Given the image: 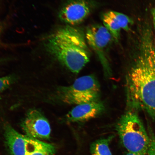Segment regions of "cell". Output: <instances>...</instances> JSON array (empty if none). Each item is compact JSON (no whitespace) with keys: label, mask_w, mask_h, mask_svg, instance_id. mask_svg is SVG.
Wrapping results in <instances>:
<instances>
[{"label":"cell","mask_w":155,"mask_h":155,"mask_svg":"<svg viewBox=\"0 0 155 155\" xmlns=\"http://www.w3.org/2000/svg\"><path fill=\"white\" fill-rule=\"evenodd\" d=\"M104 26L107 29L112 38L118 42L122 30L129 31L133 22L125 14L115 11H110L104 13L102 16Z\"/></svg>","instance_id":"9c48e42d"},{"label":"cell","mask_w":155,"mask_h":155,"mask_svg":"<svg viewBox=\"0 0 155 155\" xmlns=\"http://www.w3.org/2000/svg\"><path fill=\"white\" fill-rule=\"evenodd\" d=\"M6 143L11 155H26L28 137L7 124L4 127Z\"/></svg>","instance_id":"30bf717a"},{"label":"cell","mask_w":155,"mask_h":155,"mask_svg":"<svg viewBox=\"0 0 155 155\" xmlns=\"http://www.w3.org/2000/svg\"><path fill=\"white\" fill-rule=\"evenodd\" d=\"M92 5L88 0H70L59 13L63 22L69 26L81 24L91 12Z\"/></svg>","instance_id":"52a82bcc"},{"label":"cell","mask_w":155,"mask_h":155,"mask_svg":"<svg viewBox=\"0 0 155 155\" xmlns=\"http://www.w3.org/2000/svg\"></svg>","instance_id":"ac0fdd59"},{"label":"cell","mask_w":155,"mask_h":155,"mask_svg":"<svg viewBox=\"0 0 155 155\" xmlns=\"http://www.w3.org/2000/svg\"><path fill=\"white\" fill-rule=\"evenodd\" d=\"M150 137V144L148 151V155H155V136L152 131L149 133Z\"/></svg>","instance_id":"5bb4252c"},{"label":"cell","mask_w":155,"mask_h":155,"mask_svg":"<svg viewBox=\"0 0 155 155\" xmlns=\"http://www.w3.org/2000/svg\"><path fill=\"white\" fill-rule=\"evenodd\" d=\"M154 15H155V8L154 9L153 12V16H154Z\"/></svg>","instance_id":"2e32d148"},{"label":"cell","mask_w":155,"mask_h":155,"mask_svg":"<svg viewBox=\"0 0 155 155\" xmlns=\"http://www.w3.org/2000/svg\"><path fill=\"white\" fill-rule=\"evenodd\" d=\"M85 36L87 43L98 55L106 73L110 74V69L106 54L113 38L111 34L104 26L95 24L87 28Z\"/></svg>","instance_id":"5b68a950"},{"label":"cell","mask_w":155,"mask_h":155,"mask_svg":"<svg viewBox=\"0 0 155 155\" xmlns=\"http://www.w3.org/2000/svg\"><path fill=\"white\" fill-rule=\"evenodd\" d=\"M14 81L15 78L12 76L0 77V92L8 88Z\"/></svg>","instance_id":"4fadbf2b"},{"label":"cell","mask_w":155,"mask_h":155,"mask_svg":"<svg viewBox=\"0 0 155 155\" xmlns=\"http://www.w3.org/2000/svg\"><path fill=\"white\" fill-rule=\"evenodd\" d=\"M53 144L28 137L26 155H55Z\"/></svg>","instance_id":"8fae6325"},{"label":"cell","mask_w":155,"mask_h":155,"mask_svg":"<svg viewBox=\"0 0 155 155\" xmlns=\"http://www.w3.org/2000/svg\"><path fill=\"white\" fill-rule=\"evenodd\" d=\"M0 29H1V28H0ZM0 32H1V30H0Z\"/></svg>","instance_id":"e0dca14e"},{"label":"cell","mask_w":155,"mask_h":155,"mask_svg":"<svg viewBox=\"0 0 155 155\" xmlns=\"http://www.w3.org/2000/svg\"><path fill=\"white\" fill-rule=\"evenodd\" d=\"M116 130L128 152L137 155L148 154L150 135L135 110H130L122 116Z\"/></svg>","instance_id":"3957f363"},{"label":"cell","mask_w":155,"mask_h":155,"mask_svg":"<svg viewBox=\"0 0 155 155\" xmlns=\"http://www.w3.org/2000/svg\"><path fill=\"white\" fill-rule=\"evenodd\" d=\"M86 36L73 26L63 27L49 36L46 49L71 72L78 73L90 61Z\"/></svg>","instance_id":"7a4b0ae2"},{"label":"cell","mask_w":155,"mask_h":155,"mask_svg":"<svg viewBox=\"0 0 155 155\" xmlns=\"http://www.w3.org/2000/svg\"><path fill=\"white\" fill-rule=\"evenodd\" d=\"M114 137L112 135L107 138L98 139L93 142L90 146L91 155H112L109 144Z\"/></svg>","instance_id":"7c38bea8"},{"label":"cell","mask_w":155,"mask_h":155,"mask_svg":"<svg viewBox=\"0 0 155 155\" xmlns=\"http://www.w3.org/2000/svg\"><path fill=\"white\" fill-rule=\"evenodd\" d=\"M124 155H135V154H133L132 153H131L128 152L127 153H126Z\"/></svg>","instance_id":"9a60e30c"},{"label":"cell","mask_w":155,"mask_h":155,"mask_svg":"<svg viewBox=\"0 0 155 155\" xmlns=\"http://www.w3.org/2000/svg\"><path fill=\"white\" fill-rule=\"evenodd\" d=\"M105 109L103 103L99 101L76 105L66 115L71 122H83L94 119L100 115Z\"/></svg>","instance_id":"ba28073f"},{"label":"cell","mask_w":155,"mask_h":155,"mask_svg":"<svg viewBox=\"0 0 155 155\" xmlns=\"http://www.w3.org/2000/svg\"><path fill=\"white\" fill-rule=\"evenodd\" d=\"M25 135L31 138L48 140L51 133L49 122L41 112L36 109L30 110L22 123Z\"/></svg>","instance_id":"8992f818"},{"label":"cell","mask_w":155,"mask_h":155,"mask_svg":"<svg viewBox=\"0 0 155 155\" xmlns=\"http://www.w3.org/2000/svg\"><path fill=\"white\" fill-rule=\"evenodd\" d=\"M150 33L144 35L141 52L128 73V104L155 120V46Z\"/></svg>","instance_id":"6da1fadb"},{"label":"cell","mask_w":155,"mask_h":155,"mask_svg":"<svg viewBox=\"0 0 155 155\" xmlns=\"http://www.w3.org/2000/svg\"><path fill=\"white\" fill-rule=\"evenodd\" d=\"M100 95L99 83L92 75L79 77L70 86L60 87L56 93L60 101L76 105L98 101Z\"/></svg>","instance_id":"277c9868"}]
</instances>
